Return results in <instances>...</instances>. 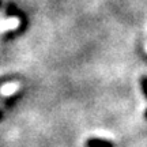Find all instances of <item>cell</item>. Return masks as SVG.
<instances>
[{"mask_svg":"<svg viewBox=\"0 0 147 147\" xmlns=\"http://www.w3.org/2000/svg\"><path fill=\"white\" fill-rule=\"evenodd\" d=\"M140 87H142V91L144 97L147 98V76H142L140 78Z\"/></svg>","mask_w":147,"mask_h":147,"instance_id":"cell-4","label":"cell"},{"mask_svg":"<svg viewBox=\"0 0 147 147\" xmlns=\"http://www.w3.org/2000/svg\"><path fill=\"white\" fill-rule=\"evenodd\" d=\"M144 117L147 119V109H146V112H144Z\"/></svg>","mask_w":147,"mask_h":147,"instance_id":"cell-6","label":"cell"},{"mask_svg":"<svg viewBox=\"0 0 147 147\" xmlns=\"http://www.w3.org/2000/svg\"><path fill=\"white\" fill-rule=\"evenodd\" d=\"M19 26V19L16 16H11L5 21L0 22V32H7V30H15Z\"/></svg>","mask_w":147,"mask_h":147,"instance_id":"cell-2","label":"cell"},{"mask_svg":"<svg viewBox=\"0 0 147 147\" xmlns=\"http://www.w3.org/2000/svg\"><path fill=\"white\" fill-rule=\"evenodd\" d=\"M87 147H115L112 140L108 139H102V138H91L86 142Z\"/></svg>","mask_w":147,"mask_h":147,"instance_id":"cell-1","label":"cell"},{"mask_svg":"<svg viewBox=\"0 0 147 147\" xmlns=\"http://www.w3.org/2000/svg\"><path fill=\"white\" fill-rule=\"evenodd\" d=\"M7 102H8V100L3 101V102H0V119H1V116H3V112H4L5 106H7Z\"/></svg>","mask_w":147,"mask_h":147,"instance_id":"cell-5","label":"cell"},{"mask_svg":"<svg viewBox=\"0 0 147 147\" xmlns=\"http://www.w3.org/2000/svg\"><path fill=\"white\" fill-rule=\"evenodd\" d=\"M18 87H19V84L18 83H7V84L3 86V89H1V94L4 95V97H11V95L18 90Z\"/></svg>","mask_w":147,"mask_h":147,"instance_id":"cell-3","label":"cell"}]
</instances>
